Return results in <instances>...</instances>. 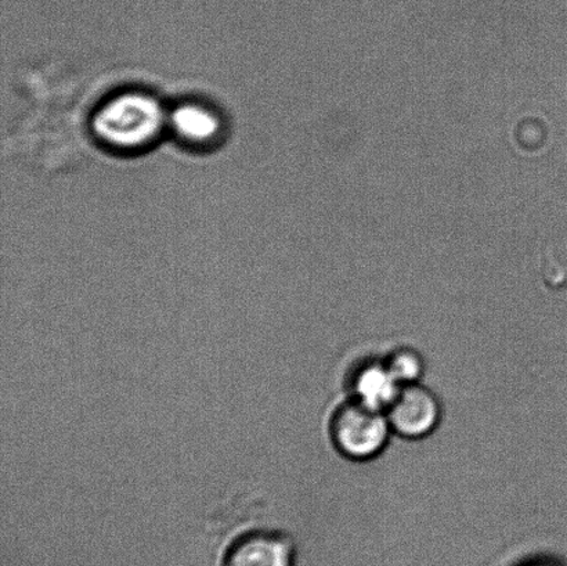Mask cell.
<instances>
[{
	"instance_id": "6",
	"label": "cell",
	"mask_w": 567,
	"mask_h": 566,
	"mask_svg": "<svg viewBox=\"0 0 567 566\" xmlns=\"http://www.w3.org/2000/svg\"><path fill=\"white\" fill-rule=\"evenodd\" d=\"M171 125L183 141L203 144L218 136V116L197 104H183L171 116Z\"/></svg>"
},
{
	"instance_id": "1",
	"label": "cell",
	"mask_w": 567,
	"mask_h": 566,
	"mask_svg": "<svg viewBox=\"0 0 567 566\" xmlns=\"http://www.w3.org/2000/svg\"><path fill=\"white\" fill-rule=\"evenodd\" d=\"M393 435L386 413L353 398L338 404L328 421V436L339 456L354 463L380 457Z\"/></svg>"
},
{
	"instance_id": "7",
	"label": "cell",
	"mask_w": 567,
	"mask_h": 566,
	"mask_svg": "<svg viewBox=\"0 0 567 566\" xmlns=\"http://www.w3.org/2000/svg\"><path fill=\"white\" fill-rule=\"evenodd\" d=\"M386 368L400 385L419 384L425 373V360L414 348L400 347L393 349L385 359Z\"/></svg>"
},
{
	"instance_id": "3",
	"label": "cell",
	"mask_w": 567,
	"mask_h": 566,
	"mask_svg": "<svg viewBox=\"0 0 567 566\" xmlns=\"http://www.w3.org/2000/svg\"><path fill=\"white\" fill-rule=\"evenodd\" d=\"M385 413L393 435L421 441L441 425L443 407L436 393L419 382L403 387Z\"/></svg>"
},
{
	"instance_id": "4",
	"label": "cell",
	"mask_w": 567,
	"mask_h": 566,
	"mask_svg": "<svg viewBox=\"0 0 567 566\" xmlns=\"http://www.w3.org/2000/svg\"><path fill=\"white\" fill-rule=\"evenodd\" d=\"M297 543L286 531L251 529L233 541L220 566H295Z\"/></svg>"
},
{
	"instance_id": "5",
	"label": "cell",
	"mask_w": 567,
	"mask_h": 566,
	"mask_svg": "<svg viewBox=\"0 0 567 566\" xmlns=\"http://www.w3.org/2000/svg\"><path fill=\"white\" fill-rule=\"evenodd\" d=\"M350 388H352L350 398L354 401L386 412L403 387L394 380L383 360H370L354 371Z\"/></svg>"
},
{
	"instance_id": "2",
	"label": "cell",
	"mask_w": 567,
	"mask_h": 566,
	"mask_svg": "<svg viewBox=\"0 0 567 566\" xmlns=\"http://www.w3.org/2000/svg\"><path fill=\"white\" fill-rule=\"evenodd\" d=\"M163 110L142 93L120 94L104 103L92 126L100 141L115 148H137L152 143L163 126Z\"/></svg>"
}]
</instances>
